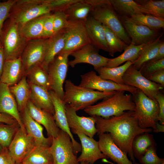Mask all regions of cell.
Here are the masks:
<instances>
[{
    "instance_id": "b9f144b4",
    "label": "cell",
    "mask_w": 164,
    "mask_h": 164,
    "mask_svg": "<svg viewBox=\"0 0 164 164\" xmlns=\"http://www.w3.org/2000/svg\"><path fill=\"white\" fill-rule=\"evenodd\" d=\"M162 69H164V58L149 60L144 63L139 70L147 78L154 72Z\"/></svg>"
},
{
    "instance_id": "484cf974",
    "label": "cell",
    "mask_w": 164,
    "mask_h": 164,
    "mask_svg": "<svg viewBox=\"0 0 164 164\" xmlns=\"http://www.w3.org/2000/svg\"><path fill=\"white\" fill-rule=\"evenodd\" d=\"M28 83L30 89L29 100L37 107L53 115L54 108L49 91L43 87Z\"/></svg>"
},
{
    "instance_id": "9f6ffc18",
    "label": "cell",
    "mask_w": 164,
    "mask_h": 164,
    "mask_svg": "<svg viewBox=\"0 0 164 164\" xmlns=\"http://www.w3.org/2000/svg\"><path fill=\"white\" fill-rule=\"evenodd\" d=\"M3 148L0 145V152L2 151Z\"/></svg>"
},
{
    "instance_id": "52a82bcc",
    "label": "cell",
    "mask_w": 164,
    "mask_h": 164,
    "mask_svg": "<svg viewBox=\"0 0 164 164\" xmlns=\"http://www.w3.org/2000/svg\"><path fill=\"white\" fill-rule=\"evenodd\" d=\"M92 7L91 16L109 28L126 44H131L130 37L109 0L107 3Z\"/></svg>"
},
{
    "instance_id": "60d3db41",
    "label": "cell",
    "mask_w": 164,
    "mask_h": 164,
    "mask_svg": "<svg viewBox=\"0 0 164 164\" xmlns=\"http://www.w3.org/2000/svg\"><path fill=\"white\" fill-rule=\"evenodd\" d=\"M19 126L18 123L12 125L0 124V145L3 148L9 146Z\"/></svg>"
},
{
    "instance_id": "8992f818",
    "label": "cell",
    "mask_w": 164,
    "mask_h": 164,
    "mask_svg": "<svg viewBox=\"0 0 164 164\" xmlns=\"http://www.w3.org/2000/svg\"><path fill=\"white\" fill-rule=\"evenodd\" d=\"M28 41L21 34L16 23L9 19L5 21L0 39L4 49L5 60H13L20 57Z\"/></svg>"
},
{
    "instance_id": "cb8c5ba5",
    "label": "cell",
    "mask_w": 164,
    "mask_h": 164,
    "mask_svg": "<svg viewBox=\"0 0 164 164\" xmlns=\"http://www.w3.org/2000/svg\"><path fill=\"white\" fill-rule=\"evenodd\" d=\"M85 24L90 44L99 50L108 52L105 31L102 24L91 16L86 20Z\"/></svg>"
},
{
    "instance_id": "5b68a950",
    "label": "cell",
    "mask_w": 164,
    "mask_h": 164,
    "mask_svg": "<svg viewBox=\"0 0 164 164\" xmlns=\"http://www.w3.org/2000/svg\"><path fill=\"white\" fill-rule=\"evenodd\" d=\"M50 13L47 0H17L8 19L16 23L19 28L32 19Z\"/></svg>"
},
{
    "instance_id": "6f0895ef",
    "label": "cell",
    "mask_w": 164,
    "mask_h": 164,
    "mask_svg": "<svg viewBox=\"0 0 164 164\" xmlns=\"http://www.w3.org/2000/svg\"><path fill=\"white\" fill-rule=\"evenodd\" d=\"M80 164H84V162H80Z\"/></svg>"
},
{
    "instance_id": "603a6c76",
    "label": "cell",
    "mask_w": 164,
    "mask_h": 164,
    "mask_svg": "<svg viewBox=\"0 0 164 164\" xmlns=\"http://www.w3.org/2000/svg\"><path fill=\"white\" fill-rule=\"evenodd\" d=\"M22 112L24 126L27 133L33 138L35 146H50L53 138L44 136L43 127L32 117L27 107Z\"/></svg>"
},
{
    "instance_id": "6da1fadb",
    "label": "cell",
    "mask_w": 164,
    "mask_h": 164,
    "mask_svg": "<svg viewBox=\"0 0 164 164\" xmlns=\"http://www.w3.org/2000/svg\"><path fill=\"white\" fill-rule=\"evenodd\" d=\"M95 117L97 134L99 135L109 132L116 145L126 154H128L133 162L135 163L132 149L134 139L138 135L150 133L153 129L141 128L134 116L133 111H126L120 116L108 118Z\"/></svg>"
},
{
    "instance_id": "30bf717a",
    "label": "cell",
    "mask_w": 164,
    "mask_h": 164,
    "mask_svg": "<svg viewBox=\"0 0 164 164\" xmlns=\"http://www.w3.org/2000/svg\"><path fill=\"white\" fill-rule=\"evenodd\" d=\"M85 21H68L67 26L65 29V46L59 53H68L70 55L84 46L90 43L86 28Z\"/></svg>"
},
{
    "instance_id": "bcb514c9",
    "label": "cell",
    "mask_w": 164,
    "mask_h": 164,
    "mask_svg": "<svg viewBox=\"0 0 164 164\" xmlns=\"http://www.w3.org/2000/svg\"><path fill=\"white\" fill-rule=\"evenodd\" d=\"M54 16L53 25L54 34L67 27L68 22L64 12L53 13Z\"/></svg>"
},
{
    "instance_id": "db71d44e",
    "label": "cell",
    "mask_w": 164,
    "mask_h": 164,
    "mask_svg": "<svg viewBox=\"0 0 164 164\" xmlns=\"http://www.w3.org/2000/svg\"><path fill=\"white\" fill-rule=\"evenodd\" d=\"M164 58V42L162 41L159 46L157 53L153 59L158 60Z\"/></svg>"
},
{
    "instance_id": "11a10c76",
    "label": "cell",
    "mask_w": 164,
    "mask_h": 164,
    "mask_svg": "<svg viewBox=\"0 0 164 164\" xmlns=\"http://www.w3.org/2000/svg\"><path fill=\"white\" fill-rule=\"evenodd\" d=\"M154 132L158 133L159 132H164V125H162L159 123L158 122L156 124V129L155 130L152 131Z\"/></svg>"
},
{
    "instance_id": "7a4b0ae2",
    "label": "cell",
    "mask_w": 164,
    "mask_h": 164,
    "mask_svg": "<svg viewBox=\"0 0 164 164\" xmlns=\"http://www.w3.org/2000/svg\"><path fill=\"white\" fill-rule=\"evenodd\" d=\"M125 91H116L113 95L103 99L98 103L87 107L84 111L90 116L104 118L120 116L125 111H134L135 104L132 94H125Z\"/></svg>"
},
{
    "instance_id": "836d02e7",
    "label": "cell",
    "mask_w": 164,
    "mask_h": 164,
    "mask_svg": "<svg viewBox=\"0 0 164 164\" xmlns=\"http://www.w3.org/2000/svg\"><path fill=\"white\" fill-rule=\"evenodd\" d=\"M132 63L130 61L125 62L124 64L114 67H101L96 70L101 78L112 81L120 84H124L123 77L125 71Z\"/></svg>"
},
{
    "instance_id": "44dd1931",
    "label": "cell",
    "mask_w": 164,
    "mask_h": 164,
    "mask_svg": "<svg viewBox=\"0 0 164 164\" xmlns=\"http://www.w3.org/2000/svg\"><path fill=\"white\" fill-rule=\"evenodd\" d=\"M27 107L32 117L46 129L48 137H56L60 129L56 125L53 115L35 105L30 100Z\"/></svg>"
},
{
    "instance_id": "ab89813d",
    "label": "cell",
    "mask_w": 164,
    "mask_h": 164,
    "mask_svg": "<svg viewBox=\"0 0 164 164\" xmlns=\"http://www.w3.org/2000/svg\"><path fill=\"white\" fill-rule=\"evenodd\" d=\"M147 10L149 14L157 17L164 19V0L136 1Z\"/></svg>"
},
{
    "instance_id": "ba28073f",
    "label": "cell",
    "mask_w": 164,
    "mask_h": 164,
    "mask_svg": "<svg viewBox=\"0 0 164 164\" xmlns=\"http://www.w3.org/2000/svg\"><path fill=\"white\" fill-rule=\"evenodd\" d=\"M70 55L68 53H59L47 68L50 90L53 91L62 100L64 94L63 84L69 66L68 57Z\"/></svg>"
},
{
    "instance_id": "8fae6325",
    "label": "cell",
    "mask_w": 164,
    "mask_h": 164,
    "mask_svg": "<svg viewBox=\"0 0 164 164\" xmlns=\"http://www.w3.org/2000/svg\"><path fill=\"white\" fill-rule=\"evenodd\" d=\"M123 80L124 84L140 90L149 98L154 100H155L157 95L163 88L160 85L144 77L132 64L125 71Z\"/></svg>"
},
{
    "instance_id": "94428289",
    "label": "cell",
    "mask_w": 164,
    "mask_h": 164,
    "mask_svg": "<svg viewBox=\"0 0 164 164\" xmlns=\"http://www.w3.org/2000/svg\"><path fill=\"white\" fill-rule=\"evenodd\" d=\"M164 164V162H162V163H161V164Z\"/></svg>"
},
{
    "instance_id": "d6a6232c",
    "label": "cell",
    "mask_w": 164,
    "mask_h": 164,
    "mask_svg": "<svg viewBox=\"0 0 164 164\" xmlns=\"http://www.w3.org/2000/svg\"><path fill=\"white\" fill-rule=\"evenodd\" d=\"M22 163L24 164H53L50 146H35Z\"/></svg>"
},
{
    "instance_id": "e0dca14e",
    "label": "cell",
    "mask_w": 164,
    "mask_h": 164,
    "mask_svg": "<svg viewBox=\"0 0 164 164\" xmlns=\"http://www.w3.org/2000/svg\"><path fill=\"white\" fill-rule=\"evenodd\" d=\"M130 37L131 43L135 45H145L152 42L163 35L160 30L152 29L146 26L122 22Z\"/></svg>"
},
{
    "instance_id": "83f0119b",
    "label": "cell",
    "mask_w": 164,
    "mask_h": 164,
    "mask_svg": "<svg viewBox=\"0 0 164 164\" xmlns=\"http://www.w3.org/2000/svg\"><path fill=\"white\" fill-rule=\"evenodd\" d=\"M122 22L146 26L153 29L160 30L164 28V19L150 14L140 13L130 17L121 16Z\"/></svg>"
},
{
    "instance_id": "c3c4849f",
    "label": "cell",
    "mask_w": 164,
    "mask_h": 164,
    "mask_svg": "<svg viewBox=\"0 0 164 164\" xmlns=\"http://www.w3.org/2000/svg\"><path fill=\"white\" fill-rule=\"evenodd\" d=\"M155 100L158 103L159 108L158 121H159L160 124L164 125V94L160 92L156 96Z\"/></svg>"
},
{
    "instance_id": "f5cc1de1",
    "label": "cell",
    "mask_w": 164,
    "mask_h": 164,
    "mask_svg": "<svg viewBox=\"0 0 164 164\" xmlns=\"http://www.w3.org/2000/svg\"><path fill=\"white\" fill-rule=\"evenodd\" d=\"M5 61L4 49L0 41V77L2 72Z\"/></svg>"
},
{
    "instance_id": "d590c367",
    "label": "cell",
    "mask_w": 164,
    "mask_h": 164,
    "mask_svg": "<svg viewBox=\"0 0 164 164\" xmlns=\"http://www.w3.org/2000/svg\"><path fill=\"white\" fill-rule=\"evenodd\" d=\"M144 45L136 46L131 43L121 55L114 58L110 59L106 67H116L128 61L133 63L138 58L139 53Z\"/></svg>"
},
{
    "instance_id": "9c48e42d",
    "label": "cell",
    "mask_w": 164,
    "mask_h": 164,
    "mask_svg": "<svg viewBox=\"0 0 164 164\" xmlns=\"http://www.w3.org/2000/svg\"><path fill=\"white\" fill-rule=\"evenodd\" d=\"M50 149L53 164H79L70 136L61 130L56 137L53 138Z\"/></svg>"
},
{
    "instance_id": "f907efd6",
    "label": "cell",
    "mask_w": 164,
    "mask_h": 164,
    "mask_svg": "<svg viewBox=\"0 0 164 164\" xmlns=\"http://www.w3.org/2000/svg\"><path fill=\"white\" fill-rule=\"evenodd\" d=\"M0 164H17L11 156L7 148H3L0 152Z\"/></svg>"
},
{
    "instance_id": "ee69618b",
    "label": "cell",
    "mask_w": 164,
    "mask_h": 164,
    "mask_svg": "<svg viewBox=\"0 0 164 164\" xmlns=\"http://www.w3.org/2000/svg\"><path fill=\"white\" fill-rule=\"evenodd\" d=\"M16 1H0V41L4 23L8 18L11 9Z\"/></svg>"
},
{
    "instance_id": "4dcf8cb0",
    "label": "cell",
    "mask_w": 164,
    "mask_h": 164,
    "mask_svg": "<svg viewBox=\"0 0 164 164\" xmlns=\"http://www.w3.org/2000/svg\"><path fill=\"white\" fill-rule=\"evenodd\" d=\"M109 0L111 5L115 11L119 13L121 16L130 17L140 13L150 14L149 12L136 1Z\"/></svg>"
},
{
    "instance_id": "d4e9b609",
    "label": "cell",
    "mask_w": 164,
    "mask_h": 164,
    "mask_svg": "<svg viewBox=\"0 0 164 164\" xmlns=\"http://www.w3.org/2000/svg\"><path fill=\"white\" fill-rule=\"evenodd\" d=\"M25 74L20 57L13 60H5L0 82L9 86L14 85Z\"/></svg>"
},
{
    "instance_id": "680465c9",
    "label": "cell",
    "mask_w": 164,
    "mask_h": 164,
    "mask_svg": "<svg viewBox=\"0 0 164 164\" xmlns=\"http://www.w3.org/2000/svg\"><path fill=\"white\" fill-rule=\"evenodd\" d=\"M84 164H90L89 163L87 162H84Z\"/></svg>"
},
{
    "instance_id": "5bb4252c",
    "label": "cell",
    "mask_w": 164,
    "mask_h": 164,
    "mask_svg": "<svg viewBox=\"0 0 164 164\" xmlns=\"http://www.w3.org/2000/svg\"><path fill=\"white\" fill-rule=\"evenodd\" d=\"M98 51L91 44H87L71 54L74 59L68 62V65L73 68L77 64L86 63L92 65L95 70L106 67L110 58L100 55Z\"/></svg>"
},
{
    "instance_id": "7c38bea8",
    "label": "cell",
    "mask_w": 164,
    "mask_h": 164,
    "mask_svg": "<svg viewBox=\"0 0 164 164\" xmlns=\"http://www.w3.org/2000/svg\"><path fill=\"white\" fill-rule=\"evenodd\" d=\"M81 80L79 86L102 92L124 90L132 94L137 88L125 84H120L112 81L101 78L91 70L80 75Z\"/></svg>"
},
{
    "instance_id": "9a60e30c",
    "label": "cell",
    "mask_w": 164,
    "mask_h": 164,
    "mask_svg": "<svg viewBox=\"0 0 164 164\" xmlns=\"http://www.w3.org/2000/svg\"><path fill=\"white\" fill-rule=\"evenodd\" d=\"M35 146L33 138L20 127L8 147L9 152L17 163L22 162Z\"/></svg>"
},
{
    "instance_id": "3957f363",
    "label": "cell",
    "mask_w": 164,
    "mask_h": 164,
    "mask_svg": "<svg viewBox=\"0 0 164 164\" xmlns=\"http://www.w3.org/2000/svg\"><path fill=\"white\" fill-rule=\"evenodd\" d=\"M116 91L102 92L75 85L68 80L65 81L62 101L76 111L93 105L99 100L111 96Z\"/></svg>"
},
{
    "instance_id": "7bdbcfd3",
    "label": "cell",
    "mask_w": 164,
    "mask_h": 164,
    "mask_svg": "<svg viewBox=\"0 0 164 164\" xmlns=\"http://www.w3.org/2000/svg\"><path fill=\"white\" fill-rule=\"evenodd\" d=\"M157 145L149 147L143 156L138 159L142 164H160L164 162V159L159 158L156 153Z\"/></svg>"
},
{
    "instance_id": "681fc988",
    "label": "cell",
    "mask_w": 164,
    "mask_h": 164,
    "mask_svg": "<svg viewBox=\"0 0 164 164\" xmlns=\"http://www.w3.org/2000/svg\"><path fill=\"white\" fill-rule=\"evenodd\" d=\"M147 79L164 87V69L156 71L151 74Z\"/></svg>"
},
{
    "instance_id": "74e56055",
    "label": "cell",
    "mask_w": 164,
    "mask_h": 164,
    "mask_svg": "<svg viewBox=\"0 0 164 164\" xmlns=\"http://www.w3.org/2000/svg\"><path fill=\"white\" fill-rule=\"evenodd\" d=\"M162 36L154 42L144 45L139 53L138 58L132 63L136 69L139 70L144 63L155 57L163 41L161 39Z\"/></svg>"
},
{
    "instance_id": "f1b7e54d",
    "label": "cell",
    "mask_w": 164,
    "mask_h": 164,
    "mask_svg": "<svg viewBox=\"0 0 164 164\" xmlns=\"http://www.w3.org/2000/svg\"><path fill=\"white\" fill-rule=\"evenodd\" d=\"M50 13L40 16L26 22L19 28L21 34L28 40L42 38L44 23Z\"/></svg>"
},
{
    "instance_id": "277c9868",
    "label": "cell",
    "mask_w": 164,
    "mask_h": 164,
    "mask_svg": "<svg viewBox=\"0 0 164 164\" xmlns=\"http://www.w3.org/2000/svg\"><path fill=\"white\" fill-rule=\"evenodd\" d=\"M135 104L134 115L142 128L156 129L159 108L156 100L152 99L139 89L131 94Z\"/></svg>"
},
{
    "instance_id": "7dc6e473",
    "label": "cell",
    "mask_w": 164,
    "mask_h": 164,
    "mask_svg": "<svg viewBox=\"0 0 164 164\" xmlns=\"http://www.w3.org/2000/svg\"><path fill=\"white\" fill-rule=\"evenodd\" d=\"M53 19V14L51 13L45 20L43 25L42 38H48L54 34Z\"/></svg>"
},
{
    "instance_id": "ffe728a7",
    "label": "cell",
    "mask_w": 164,
    "mask_h": 164,
    "mask_svg": "<svg viewBox=\"0 0 164 164\" xmlns=\"http://www.w3.org/2000/svg\"><path fill=\"white\" fill-rule=\"evenodd\" d=\"M99 135L98 141L101 151L117 164H138L133 163L128 158L127 154L113 142L110 134L104 133Z\"/></svg>"
},
{
    "instance_id": "f6af8a7d",
    "label": "cell",
    "mask_w": 164,
    "mask_h": 164,
    "mask_svg": "<svg viewBox=\"0 0 164 164\" xmlns=\"http://www.w3.org/2000/svg\"><path fill=\"white\" fill-rule=\"evenodd\" d=\"M79 0H48V3L53 13L64 12L72 4Z\"/></svg>"
},
{
    "instance_id": "f35d334b",
    "label": "cell",
    "mask_w": 164,
    "mask_h": 164,
    "mask_svg": "<svg viewBox=\"0 0 164 164\" xmlns=\"http://www.w3.org/2000/svg\"><path fill=\"white\" fill-rule=\"evenodd\" d=\"M105 33L107 45L108 53L110 55L113 56L116 52H121L128 45L121 40L114 33L106 26L103 25Z\"/></svg>"
},
{
    "instance_id": "816d5d0a",
    "label": "cell",
    "mask_w": 164,
    "mask_h": 164,
    "mask_svg": "<svg viewBox=\"0 0 164 164\" xmlns=\"http://www.w3.org/2000/svg\"><path fill=\"white\" fill-rule=\"evenodd\" d=\"M0 123L8 125L18 123L16 120L11 116L3 113H0Z\"/></svg>"
},
{
    "instance_id": "d6986e66",
    "label": "cell",
    "mask_w": 164,
    "mask_h": 164,
    "mask_svg": "<svg viewBox=\"0 0 164 164\" xmlns=\"http://www.w3.org/2000/svg\"><path fill=\"white\" fill-rule=\"evenodd\" d=\"M78 137L81 142V153L77 158L78 162L94 164L98 160L107 158L101 151L98 141L76 130H71Z\"/></svg>"
},
{
    "instance_id": "f546056e",
    "label": "cell",
    "mask_w": 164,
    "mask_h": 164,
    "mask_svg": "<svg viewBox=\"0 0 164 164\" xmlns=\"http://www.w3.org/2000/svg\"><path fill=\"white\" fill-rule=\"evenodd\" d=\"M9 89L15 97L19 111L22 112L27 106L30 94V87L26 76H23L18 83L9 87Z\"/></svg>"
},
{
    "instance_id": "7402d4cb",
    "label": "cell",
    "mask_w": 164,
    "mask_h": 164,
    "mask_svg": "<svg viewBox=\"0 0 164 164\" xmlns=\"http://www.w3.org/2000/svg\"><path fill=\"white\" fill-rule=\"evenodd\" d=\"M9 85L0 82V113L8 114L14 118L20 127L26 130Z\"/></svg>"
},
{
    "instance_id": "4316f807",
    "label": "cell",
    "mask_w": 164,
    "mask_h": 164,
    "mask_svg": "<svg viewBox=\"0 0 164 164\" xmlns=\"http://www.w3.org/2000/svg\"><path fill=\"white\" fill-rule=\"evenodd\" d=\"M65 29L47 38L45 56L42 63L47 69L48 64L65 47L66 35Z\"/></svg>"
},
{
    "instance_id": "91938a15",
    "label": "cell",
    "mask_w": 164,
    "mask_h": 164,
    "mask_svg": "<svg viewBox=\"0 0 164 164\" xmlns=\"http://www.w3.org/2000/svg\"><path fill=\"white\" fill-rule=\"evenodd\" d=\"M17 164H23L21 162V163H17Z\"/></svg>"
},
{
    "instance_id": "4fadbf2b",
    "label": "cell",
    "mask_w": 164,
    "mask_h": 164,
    "mask_svg": "<svg viewBox=\"0 0 164 164\" xmlns=\"http://www.w3.org/2000/svg\"><path fill=\"white\" fill-rule=\"evenodd\" d=\"M47 39L41 38L28 41L20 56L25 74L35 66L43 63Z\"/></svg>"
},
{
    "instance_id": "2e32d148",
    "label": "cell",
    "mask_w": 164,
    "mask_h": 164,
    "mask_svg": "<svg viewBox=\"0 0 164 164\" xmlns=\"http://www.w3.org/2000/svg\"><path fill=\"white\" fill-rule=\"evenodd\" d=\"M65 113L69 127L71 130L77 131L91 138L97 133L95 116H80L68 104H65Z\"/></svg>"
},
{
    "instance_id": "8d00e7d4",
    "label": "cell",
    "mask_w": 164,
    "mask_h": 164,
    "mask_svg": "<svg viewBox=\"0 0 164 164\" xmlns=\"http://www.w3.org/2000/svg\"><path fill=\"white\" fill-rule=\"evenodd\" d=\"M152 145H157L153 135L145 132L136 135L132 144L134 156L138 160L144 155L148 148Z\"/></svg>"
},
{
    "instance_id": "1f68e13d",
    "label": "cell",
    "mask_w": 164,
    "mask_h": 164,
    "mask_svg": "<svg viewBox=\"0 0 164 164\" xmlns=\"http://www.w3.org/2000/svg\"><path fill=\"white\" fill-rule=\"evenodd\" d=\"M92 8L85 0H79L70 6L64 12L68 21H85L89 16Z\"/></svg>"
},
{
    "instance_id": "e575fe53",
    "label": "cell",
    "mask_w": 164,
    "mask_h": 164,
    "mask_svg": "<svg viewBox=\"0 0 164 164\" xmlns=\"http://www.w3.org/2000/svg\"><path fill=\"white\" fill-rule=\"evenodd\" d=\"M25 75L27 77L28 82L50 90L47 69L42 63L38 64L33 67Z\"/></svg>"
},
{
    "instance_id": "ac0fdd59",
    "label": "cell",
    "mask_w": 164,
    "mask_h": 164,
    "mask_svg": "<svg viewBox=\"0 0 164 164\" xmlns=\"http://www.w3.org/2000/svg\"><path fill=\"white\" fill-rule=\"evenodd\" d=\"M53 104L54 113L53 115L55 123L61 130L66 132L70 136L73 145L74 152L77 154L81 151L80 144L74 138L69 127L65 113V104L53 91H49Z\"/></svg>"
}]
</instances>
